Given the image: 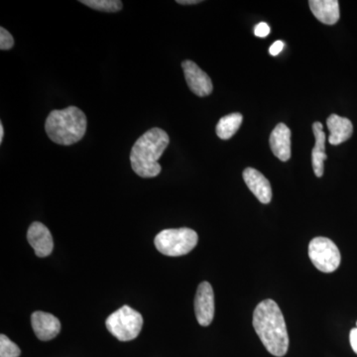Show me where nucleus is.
I'll list each match as a JSON object with an SVG mask.
<instances>
[{
    "instance_id": "nucleus-1",
    "label": "nucleus",
    "mask_w": 357,
    "mask_h": 357,
    "mask_svg": "<svg viewBox=\"0 0 357 357\" xmlns=\"http://www.w3.org/2000/svg\"><path fill=\"white\" fill-rule=\"evenodd\" d=\"M253 328L272 356H286L289 349L287 326L275 301L266 299L257 305L253 312Z\"/></svg>"
},
{
    "instance_id": "nucleus-23",
    "label": "nucleus",
    "mask_w": 357,
    "mask_h": 357,
    "mask_svg": "<svg viewBox=\"0 0 357 357\" xmlns=\"http://www.w3.org/2000/svg\"><path fill=\"white\" fill-rule=\"evenodd\" d=\"M201 0H177V3L182 6H192V4L201 3Z\"/></svg>"
},
{
    "instance_id": "nucleus-7",
    "label": "nucleus",
    "mask_w": 357,
    "mask_h": 357,
    "mask_svg": "<svg viewBox=\"0 0 357 357\" xmlns=\"http://www.w3.org/2000/svg\"><path fill=\"white\" fill-rule=\"evenodd\" d=\"M195 312L199 325L210 326L215 317V294L208 282H202L195 298Z\"/></svg>"
},
{
    "instance_id": "nucleus-13",
    "label": "nucleus",
    "mask_w": 357,
    "mask_h": 357,
    "mask_svg": "<svg viewBox=\"0 0 357 357\" xmlns=\"http://www.w3.org/2000/svg\"><path fill=\"white\" fill-rule=\"evenodd\" d=\"M314 17L326 25H333L340 20V2L337 0H310Z\"/></svg>"
},
{
    "instance_id": "nucleus-2",
    "label": "nucleus",
    "mask_w": 357,
    "mask_h": 357,
    "mask_svg": "<svg viewBox=\"0 0 357 357\" xmlns=\"http://www.w3.org/2000/svg\"><path fill=\"white\" fill-rule=\"evenodd\" d=\"M170 138L160 128H152L138 138L130 153L131 167L141 178L157 177L162 168L158 163Z\"/></svg>"
},
{
    "instance_id": "nucleus-24",
    "label": "nucleus",
    "mask_w": 357,
    "mask_h": 357,
    "mask_svg": "<svg viewBox=\"0 0 357 357\" xmlns=\"http://www.w3.org/2000/svg\"><path fill=\"white\" fill-rule=\"evenodd\" d=\"M3 137H4L3 124L0 123V143H2V141H3Z\"/></svg>"
},
{
    "instance_id": "nucleus-18",
    "label": "nucleus",
    "mask_w": 357,
    "mask_h": 357,
    "mask_svg": "<svg viewBox=\"0 0 357 357\" xmlns=\"http://www.w3.org/2000/svg\"><path fill=\"white\" fill-rule=\"evenodd\" d=\"M20 354L17 344L11 342L6 335H0V357H20Z\"/></svg>"
},
{
    "instance_id": "nucleus-19",
    "label": "nucleus",
    "mask_w": 357,
    "mask_h": 357,
    "mask_svg": "<svg viewBox=\"0 0 357 357\" xmlns=\"http://www.w3.org/2000/svg\"><path fill=\"white\" fill-rule=\"evenodd\" d=\"M14 46V39L6 28H0V49L2 51L10 50Z\"/></svg>"
},
{
    "instance_id": "nucleus-9",
    "label": "nucleus",
    "mask_w": 357,
    "mask_h": 357,
    "mask_svg": "<svg viewBox=\"0 0 357 357\" xmlns=\"http://www.w3.org/2000/svg\"><path fill=\"white\" fill-rule=\"evenodd\" d=\"M28 243L34 249L35 255L44 258L51 255L54 248L53 237L50 230L43 223L35 222L27 232Z\"/></svg>"
},
{
    "instance_id": "nucleus-12",
    "label": "nucleus",
    "mask_w": 357,
    "mask_h": 357,
    "mask_svg": "<svg viewBox=\"0 0 357 357\" xmlns=\"http://www.w3.org/2000/svg\"><path fill=\"white\" fill-rule=\"evenodd\" d=\"M270 147L275 156L286 162L291 158V130L284 123H279L270 135Z\"/></svg>"
},
{
    "instance_id": "nucleus-20",
    "label": "nucleus",
    "mask_w": 357,
    "mask_h": 357,
    "mask_svg": "<svg viewBox=\"0 0 357 357\" xmlns=\"http://www.w3.org/2000/svg\"><path fill=\"white\" fill-rule=\"evenodd\" d=\"M270 33V27L267 23L261 22L259 24L255 26V36L260 37V38H264L268 36Z\"/></svg>"
},
{
    "instance_id": "nucleus-8",
    "label": "nucleus",
    "mask_w": 357,
    "mask_h": 357,
    "mask_svg": "<svg viewBox=\"0 0 357 357\" xmlns=\"http://www.w3.org/2000/svg\"><path fill=\"white\" fill-rule=\"evenodd\" d=\"M185 82L190 89L198 96H210L213 93L211 77L196 63L185 60L182 63Z\"/></svg>"
},
{
    "instance_id": "nucleus-17",
    "label": "nucleus",
    "mask_w": 357,
    "mask_h": 357,
    "mask_svg": "<svg viewBox=\"0 0 357 357\" xmlns=\"http://www.w3.org/2000/svg\"><path fill=\"white\" fill-rule=\"evenodd\" d=\"M79 2L96 10L110 13H119L123 6L121 0H81Z\"/></svg>"
},
{
    "instance_id": "nucleus-22",
    "label": "nucleus",
    "mask_w": 357,
    "mask_h": 357,
    "mask_svg": "<svg viewBox=\"0 0 357 357\" xmlns=\"http://www.w3.org/2000/svg\"><path fill=\"white\" fill-rule=\"evenodd\" d=\"M349 342H351L352 349L357 354V323L356 328H352L351 335H349Z\"/></svg>"
},
{
    "instance_id": "nucleus-14",
    "label": "nucleus",
    "mask_w": 357,
    "mask_h": 357,
    "mask_svg": "<svg viewBox=\"0 0 357 357\" xmlns=\"http://www.w3.org/2000/svg\"><path fill=\"white\" fill-rule=\"evenodd\" d=\"M312 132L316 138V144L312 152V169L317 177L321 178L324 175V163L326 160V133L324 132L323 123L314 122L312 124Z\"/></svg>"
},
{
    "instance_id": "nucleus-15",
    "label": "nucleus",
    "mask_w": 357,
    "mask_h": 357,
    "mask_svg": "<svg viewBox=\"0 0 357 357\" xmlns=\"http://www.w3.org/2000/svg\"><path fill=\"white\" fill-rule=\"evenodd\" d=\"M328 130H330V138L328 142L332 145H340L351 137L354 132V126L349 119L340 116V115L332 114L326 121Z\"/></svg>"
},
{
    "instance_id": "nucleus-11",
    "label": "nucleus",
    "mask_w": 357,
    "mask_h": 357,
    "mask_svg": "<svg viewBox=\"0 0 357 357\" xmlns=\"http://www.w3.org/2000/svg\"><path fill=\"white\" fill-rule=\"evenodd\" d=\"M243 178L248 189L252 192L260 203L269 204L271 202V185L259 171L253 168H246L243 171Z\"/></svg>"
},
{
    "instance_id": "nucleus-16",
    "label": "nucleus",
    "mask_w": 357,
    "mask_h": 357,
    "mask_svg": "<svg viewBox=\"0 0 357 357\" xmlns=\"http://www.w3.org/2000/svg\"><path fill=\"white\" fill-rule=\"evenodd\" d=\"M241 114H230L222 117L217 126V135L220 139L229 140L234 135L243 123Z\"/></svg>"
},
{
    "instance_id": "nucleus-21",
    "label": "nucleus",
    "mask_w": 357,
    "mask_h": 357,
    "mask_svg": "<svg viewBox=\"0 0 357 357\" xmlns=\"http://www.w3.org/2000/svg\"><path fill=\"white\" fill-rule=\"evenodd\" d=\"M284 43L282 41H276L275 43L271 45L269 49L270 55L277 56L280 54V52L283 50Z\"/></svg>"
},
{
    "instance_id": "nucleus-5",
    "label": "nucleus",
    "mask_w": 357,
    "mask_h": 357,
    "mask_svg": "<svg viewBox=\"0 0 357 357\" xmlns=\"http://www.w3.org/2000/svg\"><path fill=\"white\" fill-rule=\"evenodd\" d=\"M107 331L121 342L135 340L139 335L143 326V318L140 312L128 306L121 307L112 312L105 321Z\"/></svg>"
},
{
    "instance_id": "nucleus-6",
    "label": "nucleus",
    "mask_w": 357,
    "mask_h": 357,
    "mask_svg": "<svg viewBox=\"0 0 357 357\" xmlns=\"http://www.w3.org/2000/svg\"><path fill=\"white\" fill-rule=\"evenodd\" d=\"M309 257L312 264L323 273H332L342 261L340 249L326 237H314L309 244Z\"/></svg>"
},
{
    "instance_id": "nucleus-3",
    "label": "nucleus",
    "mask_w": 357,
    "mask_h": 357,
    "mask_svg": "<svg viewBox=\"0 0 357 357\" xmlns=\"http://www.w3.org/2000/svg\"><path fill=\"white\" fill-rule=\"evenodd\" d=\"M86 114L79 107L53 110L45 123L47 135L59 145L75 144L84 137L86 131Z\"/></svg>"
},
{
    "instance_id": "nucleus-4",
    "label": "nucleus",
    "mask_w": 357,
    "mask_h": 357,
    "mask_svg": "<svg viewBox=\"0 0 357 357\" xmlns=\"http://www.w3.org/2000/svg\"><path fill=\"white\" fill-rule=\"evenodd\" d=\"M198 241V234L195 230L182 227L162 230L155 237L154 243L162 255L177 257L191 252Z\"/></svg>"
},
{
    "instance_id": "nucleus-10",
    "label": "nucleus",
    "mask_w": 357,
    "mask_h": 357,
    "mask_svg": "<svg viewBox=\"0 0 357 357\" xmlns=\"http://www.w3.org/2000/svg\"><path fill=\"white\" fill-rule=\"evenodd\" d=\"M31 324L35 335L40 340H43V342L53 340L60 333V321L55 316L48 314V312H33Z\"/></svg>"
}]
</instances>
